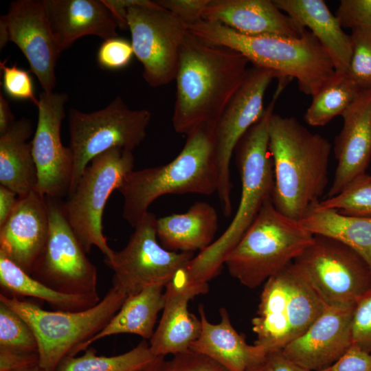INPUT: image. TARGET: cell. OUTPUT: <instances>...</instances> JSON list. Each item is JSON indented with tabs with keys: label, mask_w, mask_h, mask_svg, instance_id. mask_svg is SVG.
I'll use <instances>...</instances> for the list:
<instances>
[{
	"label": "cell",
	"mask_w": 371,
	"mask_h": 371,
	"mask_svg": "<svg viewBox=\"0 0 371 371\" xmlns=\"http://www.w3.org/2000/svg\"><path fill=\"white\" fill-rule=\"evenodd\" d=\"M265 362L266 371H308L291 361L282 350L268 353Z\"/></svg>",
	"instance_id": "44"
},
{
	"label": "cell",
	"mask_w": 371,
	"mask_h": 371,
	"mask_svg": "<svg viewBox=\"0 0 371 371\" xmlns=\"http://www.w3.org/2000/svg\"><path fill=\"white\" fill-rule=\"evenodd\" d=\"M284 87L278 84L262 115L243 136L235 149L241 179L239 205L222 235L185 267L192 281L207 282L219 273L227 254L251 225L265 203L272 198L274 173L269 128L276 102Z\"/></svg>",
	"instance_id": "3"
},
{
	"label": "cell",
	"mask_w": 371,
	"mask_h": 371,
	"mask_svg": "<svg viewBox=\"0 0 371 371\" xmlns=\"http://www.w3.org/2000/svg\"><path fill=\"white\" fill-rule=\"evenodd\" d=\"M218 184L214 128L202 125L187 135L184 146L170 162L127 175L117 190L124 201L122 217L135 227L159 197L168 194L210 195L217 192Z\"/></svg>",
	"instance_id": "4"
},
{
	"label": "cell",
	"mask_w": 371,
	"mask_h": 371,
	"mask_svg": "<svg viewBox=\"0 0 371 371\" xmlns=\"http://www.w3.org/2000/svg\"><path fill=\"white\" fill-rule=\"evenodd\" d=\"M156 357L149 344L144 339L132 350L115 356H98L95 349L88 348L80 357L65 358L56 371H137Z\"/></svg>",
	"instance_id": "32"
},
{
	"label": "cell",
	"mask_w": 371,
	"mask_h": 371,
	"mask_svg": "<svg viewBox=\"0 0 371 371\" xmlns=\"http://www.w3.org/2000/svg\"><path fill=\"white\" fill-rule=\"evenodd\" d=\"M19 371H46V370L41 368L39 366H36L34 367L23 369Z\"/></svg>",
	"instance_id": "48"
},
{
	"label": "cell",
	"mask_w": 371,
	"mask_h": 371,
	"mask_svg": "<svg viewBox=\"0 0 371 371\" xmlns=\"http://www.w3.org/2000/svg\"><path fill=\"white\" fill-rule=\"evenodd\" d=\"M137 371H227L212 359L188 350L174 355L170 359L157 356L147 366Z\"/></svg>",
	"instance_id": "36"
},
{
	"label": "cell",
	"mask_w": 371,
	"mask_h": 371,
	"mask_svg": "<svg viewBox=\"0 0 371 371\" xmlns=\"http://www.w3.org/2000/svg\"><path fill=\"white\" fill-rule=\"evenodd\" d=\"M39 366L38 353H23L0 348V371H19Z\"/></svg>",
	"instance_id": "43"
},
{
	"label": "cell",
	"mask_w": 371,
	"mask_h": 371,
	"mask_svg": "<svg viewBox=\"0 0 371 371\" xmlns=\"http://www.w3.org/2000/svg\"><path fill=\"white\" fill-rule=\"evenodd\" d=\"M46 200L49 231L31 276L60 293L100 297L97 269L68 223L61 199Z\"/></svg>",
	"instance_id": "13"
},
{
	"label": "cell",
	"mask_w": 371,
	"mask_h": 371,
	"mask_svg": "<svg viewBox=\"0 0 371 371\" xmlns=\"http://www.w3.org/2000/svg\"><path fill=\"white\" fill-rule=\"evenodd\" d=\"M67 100L68 95L63 93H40L38 122L31 142L37 170L36 190L45 197L56 199L68 195L74 172L71 150L63 146L60 138Z\"/></svg>",
	"instance_id": "16"
},
{
	"label": "cell",
	"mask_w": 371,
	"mask_h": 371,
	"mask_svg": "<svg viewBox=\"0 0 371 371\" xmlns=\"http://www.w3.org/2000/svg\"><path fill=\"white\" fill-rule=\"evenodd\" d=\"M361 89L348 73L335 71L313 95L304 119L312 126H322L342 115L357 98Z\"/></svg>",
	"instance_id": "31"
},
{
	"label": "cell",
	"mask_w": 371,
	"mask_h": 371,
	"mask_svg": "<svg viewBox=\"0 0 371 371\" xmlns=\"http://www.w3.org/2000/svg\"><path fill=\"white\" fill-rule=\"evenodd\" d=\"M202 19L248 36L300 38L307 31L270 0H209Z\"/></svg>",
	"instance_id": "22"
},
{
	"label": "cell",
	"mask_w": 371,
	"mask_h": 371,
	"mask_svg": "<svg viewBox=\"0 0 371 371\" xmlns=\"http://www.w3.org/2000/svg\"><path fill=\"white\" fill-rule=\"evenodd\" d=\"M157 219L148 212L135 227L125 247L104 258L114 272L112 286L127 296L148 286H166L194 258L193 253L169 251L159 244Z\"/></svg>",
	"instance_id": "14"
},
{
	"label": "cell",
	"mask_w": 371,
	"mask_h": 371,
	"mask_svg": "<svg viewBox=\"0 0 371 371\" xmlns=\"http://www.w3.org/2000/svg\"><path fill=\"white\" fill-rule=\"evenodd\" d=\"M134 162L132 151L122 148L95 157L62 202L64 214L86 253L95 246L109 258L114 251L103 234L104 209L112 192L134 170Z\"/></svg>",
	"instance_id": "9"
},
{
	"label": "cell",
	"mask_w": 371,
	"mask_h": 371,
	"mask_svg": "<svg viewBox=\"0 0 371 371\" xmlns=\"http://www.w3.org/2000/svg\"><path fill=\"white\" fill-rule=\"evenodd\" d=\"M277 7L298 21L318 39L333 63L335 71L348 73L352 47L350 36L323 0H273Z\"/></svg>",
	"instance_id": "25"
},
{
	"label": "cell",
	"mask_w": 371,
	"mask_h": 371,
	"mask_svg": "<svg viewBox=\"0 0 371 371\" xmlns=\"http://www.w3.org/2000/svg\"><path fill=\"white\" fill-rule=\"evenodd\" d=\"M278 75L273 71L253 66L223 111L214 128V148L218 174L217 189L223 214L232 212L230 162L235 149L246 132L262 115L266 91Z\"/></svg>",
	"instance_id": "15"
},
{
	"label": "cell",
	"mask_w": 371,
	"mask_h": 371,
	"mask_svg": "<svg viewBox=\"0 0 371 371\" xmlns=\"http://www.w3.org/2000/svg\"><path fill=\"white\" fill-rule=\"evenodd\" d=\"M249 63L240 52L207 42L188 31L175 78L174 130L187 135L202 125L215 128L244 82Z\"/></svg>",
	"instance_id": "1"
},
{
	"label": "cell",
	"mask_w": 371,
	"mask_h": 371,
	"mask_svg": "<svg viewBox=\"0 0 371 371\" xmlns=\"http://www.w3.org/2000/svg\"><path fill=\"white\" fill-rule=\"evenodd\" d=\"M248 371H266V366H265V362H264L262 364L256 367V368H254Z\"/></svg>",
	"instance_id": "49"
},
{
	"label": "cell",
	"mask_w": 371,
	"mask_h": 371,
	"mask_svg": "<svg viewBox=\"0 0 371 371\" xmlns=\"http://www.w3.org/2000/svg\"><path fill=\"white\" fill-rule=\"evenodd\" d=\"M2 16L10 41L23 52L43 91L53 92L56 81L55 68L61 52L51 32L43 1H12L8 13Z\"/></svg>",
	"instance_id": "17"
},
{
	"label": "cell",
	"mask_w": 371,
	"mask_h": 371,
	"mask_svg": "<svg viewBox=\"0 0 371 371\" xmlns=\"http://www.w3.org/2000/svg\"><path fill=\"white\" fill-rule=\"evenodd\" d=\"M313 209H333L348 215L371 216V175L359 176L339 194L320 201Z\"/></svg>",
	"instance_id": "33"
},
{
	"label": "cell",
	"mask_w": 371,
	"mask_h": 371,
	"mask_svg": "<svg viewBox=\"0 0 371 371\" xmlns=\"http://www.w3.org/2000/svg\"><path fill=\"white\" fill-rule=\"evenodd\" d=\"M19 196L8 188L0 185V227L8 220L14 210Z\"/></svg>",
	"instance_id": "45"
},
{
	"label": "cell",
	"mask_w": 371,
	"mask_h": 371,
	"mask_svg": "<svg viewBox=\"0 0 371 371\" xmlns=\"http://www.w3.org/2000/svg\"><path fill=\"white\" fill-rule=\"evenodd\" d=\"M46 197L36 190L19 196L12 214L0 227V254L31 275L49 231Z\"/></svg>",
	"instance_id": "20"
},
{
	"label": "cell",
	"mask_w": 371,
	"mask_h": 371,
	"mask_svg": "<svg viewBox=\"0 0 371 371\" xmlns=\"http://www.w3.org/2000/svg\"><path fill=\"white\" fill-rule=\"evenodd\" d=\"M0 284L11 296L31 297L46 302L55 311L76 312L89 308L100 297L69 295L56 291L26 273L0 254Z\"/></svg>",
	"instance_id": "30"
},
{
	"label": "cell",
	"mask_w": 371,
	"mask_h": 371,
	"mask_svg": "<svg viewBox=\"0 0 371 371\" xmlns=\"http://www.w3.org/2000/svg\"><path fill=\"white\" fill-rule=\"evenodd\" d=\"M162 286H151L139 293L127 296L122 306L108 324L80 349L85 350L101 339L114 335L129 333L144 339L154 334L157 317L165 304Z\"/></svg>",
	"instance_id": "28"
},
{
	"label": "cell",
	"mask_w": 371,
	"mask_h": 371,
	"mask_svg": "<svg viewBox=\"0 0 371 371\" xmlns=\"http://www.w3.org/2000/svg\"><path fill=\"white\" fill-rule=\"evenodd\" d=\"M352 344L371 352V289L357 302L351 324Z\"/></svg>",
	"instance_id": "39"
},
{
	"label": "cell",
	"mask_w": 371,
	"mask_h": 371,
	"mask_svg": "<svg viewBox=\"0 0 371 371\" xmlns=\"http://www.w3.org/2000/svg\"><path fill=\"white\" fill-rule=\"evenodd\" d=\"M150 119L149 111L131 109L120 96L96 111L71 109L68 124L74 172L69 193L95 157L113 148L133 151L139 146L146 137Z\"/></svg>",
	"instance_id": "10"
},
{
	"label": "cell",
	"mask_w": 371,
	"mask_h": 371,
	"mask_svg": "<svg viewBox=\"0 0 371 371\" xmlns=\"http://www.w3.org/2000/svg\"><path fill=\"white\" fill-rule=\"evenodd\" d=\"M313 238L300 221L280 212L271 199L227 254L224 264L232 277L254 289L293 262Z\"/></svg>",
	"instance_id": "6"
},
{
	"label": "cell",
	"mask_w": 371,
	"mask_h": 371,
	"mask_svg": "<svg viewBox=\"0 0 371 371\" xmlns=\"http://www.w3.org/2000/svg\"><path fill=\"white\" fill-rule=\"evenodd\" d=\"M218 226L215 208L195 202L187 212L157 219L156 232L161 245L177 252L203 251L213 242Z\"/></svg>",
	"instance_id": "26"
},
{
	"label": "cell",
	"mask_w": 371,
	"mask_h": 371,
	"mask_svg": "<svg viewBox=\"0 0 371 371\" xmlns=\"http://www.w3.org/2000/svg\"><path fill=\"white\" fill-rule=\"evenodd\" d=\"M6 60L0 62L2 71V86L4 92L12 99L30 100L38 106V99L34 95V84L30 74L17 66L6 65Z\"/></svg>",
	"instance_id": "37"
},
{
	"label": "cell",
	"mask_w": 371,
	"mask_h": 371,
	"mask_svg": "<svg viewBox=\"0 0 371 371\" xmlns=\"http://www.w3.org/2000/svg\"><path fill=\"white\" fill-rule=\"evenodd\" d=\"M126 21L134 54L143 65V77L152 87L175 80L186 24L155 1L133 0Z\"/></svg>",
	"instance_id": "12"
},
{
	"label": "cell",
	"mask_w": 371,
	"mask_h": 371,
	"mask_svg": "<svg viewBox=\"0 0 371 371\" xmlns=\"http://www.w3.org/2000/svg\"><path fill=\"white\" fill-rule=\"evenodd\" d=\"M133 55L131 43L117 36L102 42L98 50L96 59L101 68L118 70L128 66Z\"/></svg>",
	"instance_id": "38"
},
{
	"label": "cell",
	"mask_w": 371,
	"mask_h": 371,
	"mask_svg": "<svg viewBox=\"0 0 371 371\" xmlns=\"http://www.w3.org/2000/svg\"><path fill=\"white\" fill-rule=\"evenodd\" d=\"M0 348L23 353H38L34 334L14 311L0 302Z\"/></svg>",
	"instance_id": "34"
},
{
	"label": "cell",
	"mask_w": 371,
	"mask_h": 371,
	"mask_svg": "<svg viewBox=\"0 0 371 371\" xmlns=\"http://www.w3.org/2000/svg\"><path fill=\"white\" fill-rule=\"evenodd\" d=\"M54 38L60 50L87 35L103 41L117 37L119 25L103 0H42Z\"/></svg>",
	"instance_id": "23"
},
{
	"label": "cell",
	"mask_w": 371,
	"mask_h": 371,
	"mask_svg": "<svg viewBox=\"0 0 371 371\" xmlns=\"http://www.w3.org/2000/svg\"><path fill=\"white\" fill-rule=\"evenodd\" d=\"M352 54L348 74L361 90L371 89V28L352 30Z\"/></svg>",
	"instance_id": "35"
},
{
	"label": "cell",
	"mask_w": 371,
	"mask_h": 371,
	"mask_svg": "<svg viewBox=\"0 0 371 371\" xmlns=\"http://www.w3.org/2000/svg\"><path fill=\"white\" fill-rule=\"evenodd\" d=\"M32 133L30 120L21 118L0 135V185L19 196L36 190L37 186V170L31 142H27Z\"/></svg>",
	"instance_id": "27"
},
{
	"label": "cell",
	"mask_w": 371,
	"mask_h": 371,
	"mask_svg": "<svg viewBox=\"0 0 371 371\" xmlns=\"http://www.w3.org/2000/svg\"><path fill=\"white\" fill-rule=\"evenodd\" d=\"M219 312L221 322L212 324L206 317L203 305H199L201 329L189 350L212 359L227 371H248L262 364L266 359L265 350L245 341L232 326L225 308Z\"/></svg>",
	"instance_id": "24"
},
{
	"label": "cell",
	"mask_w": 371,
	"mask_h": 371,
	"mask_svg": "<svg viewBox=\"0 0 371 371\" xmlns=\"http://www.w3.org/2000/svg\"><path fill=\"white\" fill-rule=\"evenodd\" d=\"M327 306H355L371 289V267L357 252L333 238L314 235L293 261Z\"/></svg>",
	"instance_id": "11"
},
{
	"label": "cell",
	"mask_w": 371,
	"mask_h": 371,
	"mask_svg": "<svg viewBox=\"0 0 371 371\" xmlns=\"http://www.w3.org/2000/svg\"><path fill=\"white\" fill-rule=\"evenodd\" d=\"M9 39V32L5 20L3 16L0 17V48H3Z\"/></svg>",
	"instance_id": "47"
},
{
	"label": "cell",
	"mask_w": 371,
	"mask_h": 371,
	"mask_svg": "<svg viewBox=\"0 0 371 371\" xmlns=\"http://www.w3.org/2000/svg\"><path fill=\"white\" fill-rule=\"evenodd\" d=\"M269 134L274 173L272 202L284 215L300 221L320 202L327 187L331 144L296 118L276 113Z\"/></svg>",
	"instance_id": "2"
},
{
	"label": "cell",
	"mask_w": 371,
	"mask_h": 371,
	"mask_svg": "<svg viewBox=\"0 0 371 371\" xmlns=\"http://www.w3.org/2000/svg\"><path fill=\"white\" fill-rule=\"evenodd\" d=\"M354 308L326 305L310 327L282 352L308 371H320L329 367L352 344Z\"/></svg>",
	"instance_id": "18"
},
{
	"label": "cell",
	"mask_w": 371,
	"mask_h": 371,
	"mask_svg": "<svg viewBox=\"0 0 371 371\" xmlns=\"http://www.w3.org/2000/svg\"><path fill=\"white\" fill-rule=\"evenodd\" d=\"M320 371H371V352L352 344L334 363Z\"/></svg>",
	"instance_id": "41"
},
{
	"label": "cell",
	"mask_w": 371,
	"mask_h": 371,
	"mask_svg": "<svg viewBox=\"0 0 371 371\" xmlns=\"http://www.w3.org/2000/svg\"><path fill=\"white\" fill-rule=\"evenodd\" d=\"M126 297L111 286L97 304L76 312L46 311L30 301L3 293L0 302L19 314L33 331L38 344L39 366L46 371H56L65 358L75 356L108 324Z\"/></svg>",
	"instance_id": "7"
},
{
	"label": "cell",
	"mask_w": 371,
	"mask_h": 371,
	"mask_svg": "<svg viewBox=\"0 0 371 371\" xmlns=\"http://www.w3.org/2000/svg\"><path fill=\"white\" fill-rule=\"evenodd\" d=\"M209 0H159L155 2L172 12L186 24L202 19V15Z\"/></svg>",
	"instance_id": "42"
},
{
	"label": "cell",
	"mask_w": 371,
	"mask_h": 371,
	"mask_svg": "<svg viewBox=\"0 0 371 371\" xmlns=\"http://www.w3.org/2000/svg\"><path fill=\"white\" fill-rule=\"evenodd\" d=\"M264 284L251 323L254 344L267 355L302 335L326 305L293 262Z\"/></svg>",
	"instance_id": "8"
},
{
	"label": "cell",
	"mask_w": 371,
	"mask_h": 371,
	"mask_svg": "<svg viewBox=\"0 0 371 371\" xmlns=\"http://www.w3.org/2000/svg\"><path fill=\"white\" fill-rule=\"evenodd\" d=\"M186 26L189 32L207 42L240 52L253 66L275 71L278 79H296L299 90L306 95H314L335 72L329 54L308 30L302 37L293 38L245 35L203 19Z\"/></svg>",
	"instance_id": "5"
},
{
	"label": "cell",
	"mask_w": 371,
	"mask_h": 371,
	"mask_svg": "<svg viewBox=\"0 0 371 371\" xmlns=\"http://www.w3.org/2000/svg\"><path fill=\"white\" fill-rule=\"evenodd\" d=\"M184 268L165 286L163 314L149 343L157 357L188 351L201 332V321L188 311V304L194 297L207 293L208 284L191 280Z\"/></svg>",
	"instance_id": "19"
},
{
	"label": "cell",
	"mask_w": 371,
	"mask_h": 371,
	"mask_svg": "<svg viewBox=\"0 0 371 371\" xmlns=\"http://www.w3.org/2000/svg\"><path fill=\"white\" fill-rule=\"evenodd\" d=\"M300 223L313 235L348 246L371 267V216L348 215L333 209H313Z\"/></svg>",
	"instance_id": "29"
},
{
	"label": "cell",
	"mask_w": 371,
	"mask_h": 371,
	"mask_svg": "<svg viewBox=\"0 0 371 371\" xmlns=\"http://www.w3.org/2000/svg\"><path fill=\"white\" fill-rule=\"evenodd\" d=\"M335 16L343 28H371V0H341Z\"/></svg>",
	"instance_id": "40"
},
{
	"label": "cell",
	"mask_w": 371,
	"mask_h": 371,
	"mask_svg": "<svg viewBox=\"0 0 371 371\" xmlns=\"http://www.w3.org/2000/svg\"><path fill=\"white\" fill-rule=\"evenodd\" d=\"M341 116L343 126L333 147L337 166L326 198L366 173L371 159V89L361 90Z\"/></svg>",
	"instance_id": "21"
},
{
	"label": "cell",
	"mask_w": 371,
	"mask_h": 371,
	"mask_svg": "<svg viewBox=\"0 0 371 371\" xmlns=\"http://www.w3.org/2000/svg\"><path fill=\"white\" fill-rule=\"evenodd\" d=\"M16 122L8 100L0 93V135L7 132Z\"/></svg>",
	"instance_id": "46"
}]
</instances>
